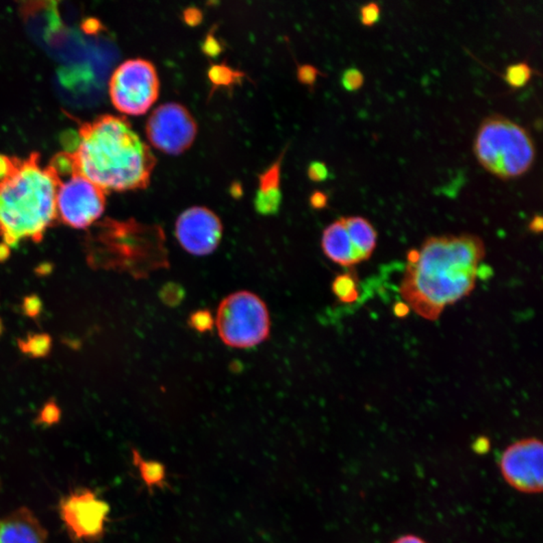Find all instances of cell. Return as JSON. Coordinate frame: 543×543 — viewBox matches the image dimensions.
I'll use <instances>...</instances> for the list:
<instances>
[{
	"label": "cell",
	"mask_w": 543,
	"mask_h": 543,
	"mask_svg": "<svg viewBox=\"0 0 543 543\" xmlns=\"http://www.w3.org/2000/svg\"><path fill=\"white\" fill-rule=\"evenodd\" d=\"M486 254L475 235L430 237L407 264L401 280L403 302L422 318L435 321L444 309L471 294Z\"/></svg>",
	"instance_id": "1"
},
{
	"label": "cell",
	"mask_w": 543,
	"mask_h": 543,
	"mask_svg": "<svg viewBox=\"0 0 543 543\" xmlns=\"http://www.w3.org/2000/svg\"><path fill=\"white\" fill-rule=\"evenodd\" d=\"M76 171L105 192L144 190L156 160L151 149L120 116L100 115L79 126L77 146L64 152Z\"/></svg>",
	"instance_id": "2"
},
{
	"label": "cell",
	"mask_w": 543,
	"mask_h": 543,
	"mask_svg": "<svg viewBox=\"0 0 543 543\" xmlns=\"http://www.w3.org/2000/svg\"><path fill=\"white\" fill-rule=\"evenodd\" d=\"M60 176L55 167L40 166V155L8 157V169L0 179V237L8 246L21 240L40 242L58 218Z\"/></svg>",
	"instance_id": "3"
},
{
	"label": "cell",
	"mask_w": 543,
	"mask_h": 543,
	"mask_svg": "<svg viewBox=\"0 0 543 543\" xmlns=\"http://www.w3.org/2000/svg\"><path fill=\"white\" fill-rule=\"evenodd\" d=\"M473 151L481 166L502 180L525 175L536 156L529 131L499 114L483 120L474 140Z\"/></svg>",
	"instance_id": "4"
},
{
	"label": "cell",
	"mask_w": 543,
	"mask_h": 543,
	"mask_svg": "<svg viewBox=\"0 0 543 543\" xmlns=\"http://www.w3.org/2000/svg\"><path fill=\"white\" fill-rule=\"evenodd\" d=\"M216 325L225 344L237 349H250L269 336V312L266 304L255 294L237 292L220 303Z\"/></svg>",
	"instance_id": "5"
},
{
	"label": "cell",
	"mask_w": 543,
	"mask_h": 543,
	"mask_svg": "<svg viewBox=\"0 0 543 543\" xmlns=\"http://www.w3.org/2000/svg\"><path fill=\"white\" fill-rule=\"evenodd\" d=\"M109 94L119 112L133 116L147 113L160 96V79L153 64L142 59L124 62L114 71Z\"/></svg>",
	"instance_id": "6"
},
{
	"label": "cell",
	"mask_w": 543,
	"mask_h": 543,
	"mask_svg": "<svg viewBox=\"0 0 543 543\" xmlns=\"http://www.w3.org/2000/svg\"><path fill=\"white\" fill-rule=\"evenodd\" d=\"M68 179L60 177L58 186V218L74 229H87L104 214L106 192L76 171H70Z\"/></svg>",
	"instance_id": "7"
},
{
	"label": "cell",
	"mask_w": 543,
	"mask_h": 543,
	"mask_svg": "<svg viewBox=\"0 0 543 543\" xmlns=\"http://www.w3.org/2000/svg\"><path fill=\"white\" fill-rule=\"evenodd\" d=\"M60 516L73 540L95 542L105 533L110 506L94 491L76 489L62 498Z\"/></svg>",
	"instance_id": "8"
},
{
	"label": "cell",
	"mask_w": 543,
	"mask_h": 543,
	"mask_svg": "<svg viewBox=\"0 0 543 543\" xmlns=\"http://www.w3.org/2000/svg\"><path fill=\"white\" fill-rule=\"evenodd\" d=\"M197 126L192 114L176 103L163 104L150 115L146 134L150 143L161 152L177 155L192 145Z\"/></svg>",
	"instance_id": "9"
},
{
	"label": "cell",
	"mask_w": 543,
	"mask_h": 543,
	"mask_svg": "<svg viewBox=\"0 0 543 543\" xmlns=\"http://www.w3.org/2000/svg\"><path fill=\"white\" fill-rule=\"evenodd\" d=\"M500 470L505 482L518 492H542V442L536 438H527L508 446L500 458Z\"/></svg>",
	"instance_id": "10"
},
{
	"label": "cell",
	"mask_w": 543,
	"mask_h": 543,
	"mask_svg": "<svg viewBox=\"0 0 543 543\" xmlns=\"http://www.w3.org/2000/svg\"><path fill=\"white\" fill-rule=\"evenodd\" d=\"M222 233L220 218L208 208H188L176 222L178 242L184 250L194 256H205L214 252L220 244Z\"/></svg>",
	"instance_id": "11"
},
{
	"label": "cell",
	"mask_w": 543,
	"mask_h": 543,
	"mask_svg": "<svg viewBox=\"0 0 543 543\" xmlns=\"http://www.w3.org/2000/svg\"><path fill=\"white\" fill-rule=\"evenodd\" d=\"M0 543H48V531L29 508L0 516Z\"/></svg>",
	"instance_id": "12"
},
{
	"label": "cell",
	"mask_w": 543,
	"mask_h": 543,
	"mask_svg": "<svg viewBox=\"0 0 543 543\" xmlns=\"http://www.w3.org/2000/svg\"><path fill=\"white\" fill-rule=\"evenodd\" d=\"M322 249L328 259L344 267H351L362 262L352 244L342 218L326 227L322 236Z\"/></svg>",
	"instance_id": "13"
},
{
	"label": "cell",
	"mask_w": 543,
	"mask_h": 543,
	"mask_svg": "<svg viewBox=\"0 0 543 543\" xmlns=\"http://www.w3.org/2000/svg\"><path fill=\"white\" fill-rule=\"evenodd\" d=\"M342 220L358 255L362 262L366 261L377 248V231L368 218L362 216H349Z\"/></svg>",
	"instance_id": "14"
},
{
	"label": "cell",
	"mask_w": 543,
	"mask_h": 543,
	"mask_svg": "<svg viewBox=\"0 0 543 543\" xmlns=\"http://www.w3.org/2000/svg\"><path fill=\"white\" fill-rule=\"evenodd\" d=\"M133 463L140 473L141 479L150 491L154 487L164 489L167 486L166 468L162 463L154 460H145L136 449H133Z\"/></svg>",
	"instance_id": "15"
},
{
	"label": "cell",
	"mask_w": 543,
	"mask_h": 543,
	"mask_svg": "<svg viewBox=\"0 0 543 543\" xmlns=\"http://www.w3.org/2000/svg\"><path fill=\"white\" fill-rule=\"evenodd\" d=\"M334 295L343 303H353L359 297L357 282L351 273L339 275L332 284Z\"/></svg>",
	"instance_id": "16"
},
{
	"label": "cell",
	"mask_w": 543,
	"mask_h": 543,
	"mask_svg": "<svg viewBox=\"0 0 543 543\" xmlns=\"http://www.w3.org/2000/svg\"><path fill=\"white\" fill-rule=\"evenodd\" d=\"M19 349L34 357H42L51 351V339L47 334H31L27 339L19 340Z\"/></svg>",
	"instance_id": "17"
},
{
	"label": "cell",
	"mask_w": 543,
	"mask_h": 543,
	"mask_svg": "<svg viewBox=\"0 0 543 543\" xmlns=\"http://www.w3.org/2000/svg\"><path fill=\"white\" fill-rule=\"evenodd\" d=\"M532 75H533V70L531 66L528 64L527 62H521V63L508 66L503 78L513 89H521L529 83Z\"/></svg>",
	"instance_id": "18"
},
{
	"label": "cell",
	"mask_w": 543,
	"mask_h": 543,
	"mask_svg": "<svg viewBox=\"0 0 543 543\" xmlns=\"http://www.w3.org/2000/svg\"><path fill=\"white\" fill-rule=\"evenodd\" d=\"M281 203V193L279 188L269 190H259L255 199V207L264 216L275 214L278 212Z\"/></svg>",
	"instance_id": "19"
},
{
	"label": "cell",
	"mask_w": 543,
	"mask_h": 543,
	"mask_svg": "<svg viewBox=\"0 0 543 543\" xmlns=\"http://www.w3.org/2000/svg\"><path fill=\"white\" fill-rule=\"evenodd\" d=\"M341 85L346 91L356 92L364 85V76L358 68H347L343 72Z\"/></svg>",
	"instance_id": "20"
},
{
	"label": "cell",
	"mask_w": 543,
	"mask_h": 543,
	"mask_svg": "<svg viewBox=\"0 0 543 543\" xmlns=\"http://www.w3.org/2000/svg\"><path fill=\"white\" fill-rule=\"evenodd\" d=\"M381 6L377 2H368L360 8L359 18L360 23L364 27H373L381 21Z\"/></svg>",
	"instance_id": "21"
},
{
	"label": "cell",
	"mask_w": 543,
	"mask_h": 543,
	"mask_svg": "<svg viewBox=\"0 0 543 543\" xmlns=\"http://www.w3.org/2000/svg\"><path fill=\"white\" fill-rule=\"evenodd\" d=\"M190 325L199 332L210 331L214 327V317L210 311H197L190 316Z\"/></svg>",
	"instance_id": "22"
},
{
	"label": "cell",
	"mask_w": 543,
	"mask_h": 543,
	"mask_svg": "<svg viewBox=\"0 0 543 543\" xmlns=\"http://www.w3.org/2000/svg\"><path fill=\"white\" fill-rule=\"evenodd\" d=\"M161 299L169 306H176L184 299V290L179 285L169 283L160 292Z\"/></svg>",
	"instance_id": "23"
},
{
	"label": "cell",
	"mask_w": 543,
	"mask_h": 543,
	"mask_svg": "<svg viewBox=\"0 0 543 543\" xmlns=\"http://www.w3.org/2000/svg\"><path fill=\"white\" fill-rule=\"evenodd\" d=\"M60 418H61V411L59 407L55 403H47L38 416V422L51 426L59 422Z\"/></svg>",
	"instance_id": "24"
},
{
	"label": "cell",
	"mask_w": 543,
	"mask_h": 543,
	"mask_svg": "<svg viewBox=\"0 0 543 543\" xmlns=\"http://www.w3.org/2000/svg\"><path fill=\"white\" fill-rule=\"evenodd\" d=\"M328 175L329 173H328L327 167L324 163L313 162L309 166L308 175L313 181H323V180L327 179Z\"/></svg>",
	"instance_id": "25"
},
{
	"label": "cell",
	"mask_w": 543,
	"mask_h": 543,
	"mask_svg": "<svg viewBox=\"0 0 543 543\" xmlns=\"http://www.w3.org/2000/svg\"><path fill=\"white\" fill-rule=\"evenodd\" d=\"M40 309H42V303L36 296L27 297L23 302V310H25V314L29 315V316H38L40 314Z\"/></svg>",
	"instance_id": "26"
},
{
	"label": "cell",
	"mask_w": 543,
	"mask_h": 543,
	"mask_svg": "<svg viewBox=\"0 0 543 543\" xmlns=\"http://www.w3.org/2000/svg\"><path fill=\"white\" fill-rule=\"evenodd\" d=\"M317 74H318V72H317L316 68L311 66H302L299 70L300 80L305 84H308V85H312L314 83L315 80H316Z\"/></svg>",
	"instance_id": "27"
},
{
	"label": "cell",
	"mask_w": 543,
	"mask_h": 543,
	"mask_svg": "<svg viewBox=\"0 0 543 543\" xmlns=\"http://www.w3.org/2000/svg\"><path fill=\"white\" fill-rule=\"evenodd\" d=\"M327 195L325 193L315 192L311 197L310 203L315 210H321L327 205Z\"/></svg>",
	"instance_id": "28"
},
{
	"label": "cell",
	"mask_w": 543,
	"mask_h": 543,
	"mask_svg": "<svg viewBox=\"0 0 543 543\" xmlns=\"http://www.w3.org/2000/svg\"><path fill=\"white\" fill-rule=\"evenodd\" d=\"M528 229L533 233H540L543 229V218L540 214H536L533 216L531 222L528 225Z\"/></svg>",
	"instance_id": "29"
},
{
	"label": "cell",
	"mask_w": 543,
	"mask_h": 543,
	"mask_svg": "<svg viewBox=\"0 0 543 543\" xmlns=\"http://www.w3.org/2000/svg\"><path fill=\"white\" fill-rule=\"evenodd\" d=\"M392 543H428L426 540H422V538H418V536L414 535V534H407V535L401 536V538H396L394 542Z\"/></svg>",
	"instance_id": "30"
},
{
	"label": "cell",
	"mask_w": 543,
	"mask_h": 543,
	"mask_svg": "<svg viewBox=\"0 0 543 543\" xmlns=\"http://www.w3.org/2000/svg\"><path fill=\"white\" fill-rule=\"evenodd\" d=\"M184 16H186V23H190V25H194V23L197 25L201 19V12L197 10H186Z\"/></svg>",
	"instance_id": "31"
},
{
	"label": "cell",
	"mask_w": 543,
	"mask_h": 543,
	"mask_svg": "<svg viewBox=\"0 0 543 543\" xmlns=\"http://www.w3.org/2000/svg\"><path fill=\"white\" fill-rule=\"evenodd\" d=\"M409 310H411V309H409V307L407 306L405 302H400V303L394 305V314L400 317V318L407 316V315L409 314Z\"/></svg>",
	"instance_id": "32"
},
{
	"label": "cell",
	"mask_w": 543,
	"mask_h": 543,
	"mask_svg": "<svg viewBox=\"0 0 543 543\" xmlns=\"http://www.w3.org/2000/svg\"><path fill=\"white\" fill-rule=\"evenodd\" d=\"M8 169V156L0 155V179L5 175Z\"/></svg>",
	"instance_id": "33"
},
{
	"label": "cell",
	"mask_w": 543,
	"mask_h": 543,
	"mask_svg": "<svg viewBox=\"0 0 543 543\" xmlns=\"http://www.w3.org/2000/svg\"><path fill=\"white\" fill-rule=\"evenodd\" d=\"M10 249H8V244H0V261H4L6 257H8V256H10Z\"/></svg>",
	"instance_id": "34"
}]
</instances>
